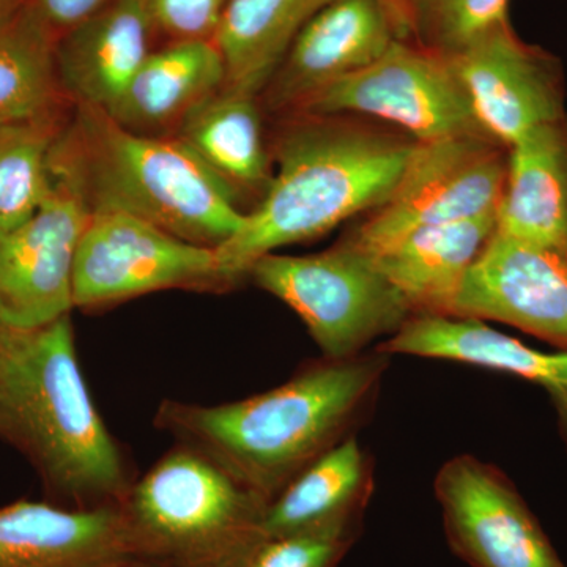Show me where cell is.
Wrapping results in <instances>:
<instances>
[{
	"label": "cell",
	"instance_id": "obj_1",
	"mask_svg": "<svg viewBox=\"0 0 567 567\" xmlns=\"http://www.w3.org/2000/svg\"><path fill=\"white\" fill-rule=\"evenodd\" d=\"M390 354L319 358L282 385L221 405L166 399L153 424L270 505L374 412Z\"/></svg>",
	"mask_w": 567,
	"mask_h": 567
},
{
	"label": "cell",
	"instance_id": "obj_2",
	"mask_svg": "<svg viewBox=\"0 0 567 567\" xmlns=\"http://www.w3.org/2000/svg\"><path fill=\"white\" fill-rule=\"evenodd\" d=\"M0 440L28 458L54 505L100 509L128 495L136 477L85 385L70 315L0 330Z\"/></svg>",
	"mask_w": 567,
	"mask_h": 567
},
{
	"label": "cell",
	"instance_id": "obj_3",
	"mask_svg": "<svg viewBox=\"0 0 567 567\" xmlns=\"http://www.w3.org/2000/svg\"><path fill=\"white\" fill-rule=\"evenodd\" d=\"M298 123L278 145V173L259 207L215 249L227 287L248 278L260 257L305 244L385 203L417 141L344 125L322 115Z\"/></svg>",
	"mask_w": 567,
	"mask_h": 567
},
{
	"label": "cell",
	"instance_id": "obj_4",
	"mask_svg": "<svg viewBox=\"0 0 567 567\" xmlns=\"http://www.w3.org/2000/svg\"><path fill=\"white\" fill-rule=\"evenodd\" d=\"M89 210L137 216L216 249L244 224L237 192L178 137L134 133L102 107L76 104L50 156Z\"/></svg>",
	"mask_w": 567,
	"mask_h": 567
},
{
	"label": "cell",
	"instance_id": "obj_5",
	"mask_svg": "<svg viewBox=\"0 0 567 567\" xmlns=\"http://www.w3.org/2000/svg\"><path fill=\"white\" fill-rule=\"evenodd\" d=\"M268 503L177 445L136 477L121 509L137 557L167 567H241L264 539Z\"/></svg>",
	"mask_w": 567,
	"mask_h": 567
},
{
	"label": "cell",
	"instance_id": "obj_6",
	"mask_svg": "<svg viewBox=\"0 0 567 567\" xmlns=\"http://www.w3.org/2000/svg\"><path fill=\"white\" fill-rule=\"evenodd\" d=\"M248 278L289 306L331 360L364 353L375 339L391 338L415 316L371 257L344 240L308 256L267 254Z\"/></svg>",
	"mask_w": 567,
	"mask_h": 567
},
{
	"label": "cell",
	"instance_id": "obj_7",
	"mask_svg": "<svg viewBox=\"0 0 567 567\" xmlns=\"http://www.w3.org/2000/svg\"><path fill=\"white\" fill-rule=\"evenodd\" d=\"M506 175L507 148L491 137L417 142L394 192L344 241L374 256L424 227L496 213Z\"/></svg>",
	"mask_w": 567,
	"mask_h": 567
},
{
	"label": "cell",
	"instance_id": "obj_8",
	"mask_svg": "<svg viewBox=\"0 0 567 567\" xmlns=\"http://www.w3.org/2000/svg\"><path fill=\"white\" fill-rule=\"evenodd\" d=\"M300 112L371 115L401 126L417 142L491 137L450 59L404 40H394L374 63L316 93Z\"/></svg>",
	"mask_w": 567,
	"mask_h": 567
},
{
	"label": "cell",
	"instance_id": "obj_9",
	"mask_svg": "<svg viewBox=\"0 0 567 567\" xmlns=\"http://www.w3.org/2000/svg\"><path fill=\"white\" fill-rule=\"evenodd\" d=\"M169 289H227L215 249L128 213L92 212L74 260V308L99 309Z\"/></svg>",
	"mask_w": 567,
	"mask_h": 567
},
{
	"label": "cell",
	"instance_id": "obj_10",
	"mask_svg": "<svg viewBox=\"0 0 567 567\" xmlns=\"http://www.w3.org/2000/svg\"><path fill=\"white\" fill-rule=\"evenodd\" d=\"M436 502L451 550L472 567H567L509 477L472 454L442 465Z\"/></svg>",
	"mask_w": 567,
	"mask_h": 567
},
{
	"label": "cell",
	"instance_id": "obj_11",
	"mask_svg": "<svg viewBox=\"0 0 567 567\" xmlns=\"http://www.w3.org/2000/svg\"><path fill=\"white\" fill-rule=\"evenodd\" d=\"M91 215L73 183L50 173L39 210L0 235V315L6 327L28 330L71 315L74 260Z\"/></svg>",
	"mask_w": 567,
	"mask_h": 567
},
{
	"label": "cell",
	"instance_id": "obj_12",
	"mask_svg": "<svg viewBox=\"0 0 567 567\" xmlns=\"http://www.w3.org/2000/svg\"><path fill=\"white\" fill-rule=\"evenodd\" d=\"M447 59L477 122L503 147H513L537 126L567 115L561 63L550 52L522 40L511 22Z\"/></svg>",
	"mask_w": 567,
	"mask_h": 567
},
{
	"label": "cell",
	"instance_id": "obj_13",
	"mask_svg": "<svg viewBox=\"0 0 567 567\" xmlns=\"http://www.w3.org/2000/svg\"><path fill=\"white\" fill-rule=\"evenodd\" d=\"M451 316L511 324L567 350V257L495 230Z\"/></svg>",
	"mask_w": 567,
	"mask_h": 567
},
{
	"label": "cell",
	"instance_id": "obj_14",
	"mask_svg": "<svg viewBox=\"0 0 567 567\" xmlns=\"http://www.w3.org/2000/svg\"><path fill=\"white\" fill-rule=\"evenodd\" d=\"M394 40L380 0H336L298 33L265 100L274 111H300L316 93L382 58Z\"/></svg>",
	"mask_w": 567,
	"mask_h": 567
},
{
	"label": "cell",
	"instance_id": "obj_15",
	"mask_svg": "<svg viewBox=\"0 0 567 567\" xmlns=\"http://www.w3.org/2000/svg\"><path fill=\"white\" fill-rule=\"evenodd\" d=\"M375 350L475 365L535 383L550 395L567 450V350L540 352L483 320L435 315L410 317Z\"/></svg>",
	"mask_w": 567,
	"mask_h": 567
},
{
	"label": "cell",
	"instance_id": "obj_16",
	"mask_svg": "<svg viewBox=\"0 0 567 567\" xmlns=\"http://www.w3.org/2000/svg\"><path fill=\"white\" fill-rule=\"evenodd\" d=\"M132 555L121 506L70 509L20 499L0 507V567H93Z\"/></svg>",
	"mask_w": 567,
	"mask_h": 567
},
{
	"label": "cell",
	"instance_id": "obj_17",
	"mask_svg": "<svg viewBox=\"0 0 567 567\" xmlns=\"http://www.w3.org/2000/svg\"><path fill=\"white\" fill-rule=\"evenodd\" d=\"M155 29L141 0H112L63 33L55 66L66 99L110 110L152 50Z\"/></svg>",
	"mask_w": 567,
	"mask_h": 567
},
{
	"label": "cell",
	"instance_id": "obj_18",
	"mask_svg": "<svg viewBox=\"0 0 567 567\" xmlns=\"http://www.w3.org/2000/svg\"><path fill=\"white\" fill-rule=\"evenodd\" d=\"M495 230L567 257V115L507 148Z\"/></svg>",
	"mask_w": 567,
	"mask_h": 567
},
{
	"label": "cell",
	"instance_id": "obj_19",
	"mask_svg": "<svg viewBox=\"0 0 567 567\" xmlns=\"http://www.w3.org/2000/svg\"><path fill=\"white\" fill-rule=\"evenodd\" d=\"M496 229V213L415 230L371 257L413 315L451 316L466 274Z\"/></svg>",
	"mask_w": 567,
	"mask_h": 567
},
{
	"label": "cell",
	"instance_id": "obj_20",
	"mask_svg": "<svg viewBox=\"0 0 567 567\" xmlns=\"http://www.w3.org/2000/svg\"><path fill=\"white\" fill-rule=\"evenodd\" d=\"M224 84L226 66L215 40L173 41L148 54L122 95L104 111L134 133L178 128Z\"/></svg>",
	"mask_w": 567,
	"mask_h": 567
},
{
	"label": "cell",
	"instance_id": "obj_21",
	"mask_svg": "<svg viewBox=\"0 0 567 567\" xmlns=\"http://www.w3.org/2000/svg\"><path fill=\"white\" fill-rule=\"evenodd\" d=\"M374 461L353 435L317 458L265 511L262 535L363 527L374 494Z\"/></svg>",
	"mask_w": 567,
	"mask_h": 567
},
{
	"label": "cell",
	"instance_id": "obj_22",
	"mask_svg": "<svg viewBox=\"0 0 567 567\" xmlns=\"http://www.w3.org/2000/svg\"><path fill=\"white\" fill-rule=\"evenodd\" d=\"M336 0H230L215 35L229 91L267 87L301 29Z\"/></svg>",
	"mask_w": 567,
	"mask_h": 567
},
{
	"label": "cell",
	"instance_id": "obj_23",
	"mask_svg": "<svg viewBox=\"0 0 567 567\" xmlns=\"http://www.w3.org/2000/svg\"><path fill=\"white\" fill-rule=\"evenodd\" d=\"M254 100L223 87L178 125V140L234 189H267L271 181Z\"/></svg>",
	"mask_w": 567,
	"mask_h": 567
},
{
	"label": "cell",
	"instance_id": "obj_24",
	"mask_svg": "<svg viewBox=\"0 0 567 567\" xmlns=\"http://www.w3.org/2000/svg\"><path fill=\"white\" fill-rule=\"evenodd\" d=\"M58 37L28 6L0 22V121L66 103L55 66Z\"/></svg>",
	"mask_w": 567,
	"mask_h": 567
},
{
	"label": "cell",
	"instance_id": "obj_25",
	"mask_svg": "<svg viewBox=\"0 0 567 567\" xmlns=\"http://www.w3.org/2000/svg\"><path fill=\"white\" fill-rule=\"evenodd\" d=\"M69 122L65 103L28 117L0 121V235L39 210L50 186V156Z\"/></svg>",
	"mask_w": 567,
	"mask_h": 567
},
{
	"label": "cell",
	"instance_id": "obj_26",
	"mask_svg": "<svg viewBox=\"0 0 567 567\" xmlns=\"http://www.w3.org/2000/svg\"><path fill=\"white\" fill-rule=\"evenodd\" d=\"M412 39L425 50L456 55L509 22V0H406Z\"/></svg>",
	"mask_w": 567,
	"mask_h": 567
},
{
	"label": "cell",
	"instance_id": "obj_27",
	"mask_svg": "<svg viewBox=\"0 0 567 567\" xmlns=\"http://www.w3.org/2000/svg\"><path fill=\"white\" fill-rule=\"evenodd\" d=\"M363 527L311 529L265 537L241 567H339Z\"/></svg>",
	"mask_w": 567,
	"mask_h": 567
},
{
	"label": "cell",
	"instance_id": "obj_28",
	"mask_svg": "<svg viewBox=\"0 0 567 567\" xmlns=\"http://www.w3.org/2000/svg\"><path fill=\"white\" fill-rule=\"evenodd\" d=\"M153 29L173 41L215 40L230 0H141Z\"/></svg>",
	"mask_w": 567,
	"mask_h": 567
},
{
	"label": "cell",
	"instance_id": "obj_29",
	"mask_svg": "<svg viewBox=\"0 0 567 567\" xmlns=\"http://www.w3.org/2000/svg\"><path fill=\"white\" fill-rule=\"evenodd\" d=\"M112 0H25L55 37L76 28L78 24L99 13Z\"/></svg>",
	"mask_w": 567,
	"mask_h": 567
},
{
	"label": "cell",
	"instance_id": "obj_30",
	"mask_svg": "<svg viewBox=\"0 0 567 567\" xmlns=\"http://www.w3.org/2000/svg\"><path fill=\"white\" fill-rule=\"evenodd\" d=\"M390 18L395 39L412 40V24H410L409 2L406 0H380Z\"/></svg>",
	"mask_w": 567,
	"mask_h": 567
},
{
	"label": "cell",
	"instance_id": "obj_31",
	"mask_svg": "<svg viewBox=\"0 0 567 567\" xmlns=\"http://www.w3.org/2000/svg\"><path fill=\"white\" fill-rule=\"evenodd\" d=\"M93 567H167L164 565H159V563L152 561V559L137 557V555H132V557L112 559V561L103 563V565L93 566Z\"/></svg>",
	"mask_w": 567,
	"mask_h": 567
},
{
	"label": "cell",
	"instance_id": "obj_32",
	"mask_svg": "<svg viewBox=\"0 0 567 567\" xmlns=\"http://www.w3.org/2000/svg\"><path fill=\"white\" fill-rule=\"evenodd\" d=\"M24 3L25 0H0V22L9 20Z\"/></svg>",
	"mask_w": 567,
	"mask_h": 567
},
{
	"label": "cell",
	"instance_id": "obj_33",
	"mask_svg": "<svg viewBox=\"0 0 567 567\" xmlns=\"http://www.w3.org/2000/svg\"><path fill=\"white\" fill-rule=\"evenodd\" d=\"M6 327V323H3L2 315H0V330Z\"/></svg>",
	"mask_w": 567,
	"mask_h": 567
}]
</instances>
